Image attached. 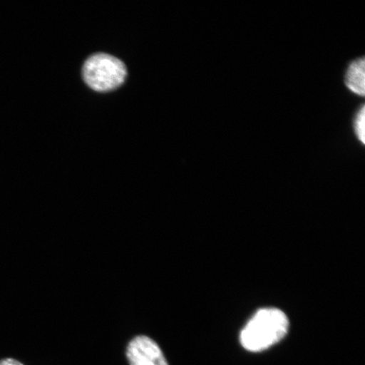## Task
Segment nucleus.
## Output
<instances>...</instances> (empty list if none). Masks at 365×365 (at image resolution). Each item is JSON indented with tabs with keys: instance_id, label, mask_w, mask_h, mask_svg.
<instances>
[{
	"instance_id": "obj_5",
	"label": "nucleus",
	"mask_w": 365,
	"mask_h": 365,
	"mask_svg": "<svg viewBox=\"0 0 365 365\" xmlns=\"http://www.w3.org/2000/svg\"><path fill=\"white\" fill-rule=\"evenodd\" d=\"M365 108L362 104L357 111H356L353 118V128L355 136L357 137L360 143L364 145L365 143Z\"/></svg>"
},
{
	"instance_id": "obj_4",
	"label": "nucleus",
	"mask_w": 365,
	"mask_h": 365,
	"mask_svg": "<svg viewBox=\"0 0 365 365\" xmlns=\"http://www.w3.org/2000/svg\"><path fill=\"white\" fill-rule=\"evenodd\" d=\"M364 58L354 59L346 66L344 74V84L351 93L364 97L365 90Z\"/></svg>"
},
{
	"instance_id": "obj_6",
	"label": "nucleus",
	"mask_w": 365,
	"mask_h": 365,
	"mask_svg": "<svg viewBox=\"0 0 365 365\" xmlns=\"http://www.w3.org/2000/svg\"><path fill=\"white\" fill-rule=\"evenodd\" d=\"M0 365H24L18 360L12 358L0 359Z\"/></svg>"
},
{
	"instance_id": "obj_2",
	"label": "nucleus",
	"mask_w": 365,
	"mask_h": 365,
	"mask_svg": "<svg viewBox=\"0 0 365 365\" xmlns=\"http://www.w3.org/2000/svg\"><path fill=\"white\" fill-rule=\"evenodd\" d=\"M127 75L124 63L106 53L91 56L83 66V78L91 88L109 91L118 88Z\"/></svg>"
},
{
	"instance_id": "obj_1",
	"label": "nucleus",
	"mask_w": 365,
	"mask_h": 365,
	"mask_svg": "<svg viewBox=\"0 0 365 365\" xmlns=\"http://www.w3.org/2000/svg\"><path fill=\"white\" fill-rule=\"evenodd\" d=\"M289 322L277 308L259 309L240 333V344L250 352H261L279 342L289 331Z\"/></svg>"
},
{
	"instance_id": "obj_3",
	"label": "nucleus",
	"mask_w": 365,
	"mask_h": 365,
	"mask_svg": "<svg viewBox=\"0 0 365 365\" xmlns=\"http://www.w3.org/2000/svg\"><path fill=\"white\" fill-rule=\"evenodd\" d=\"M128 361L130 365H168L156 341L147 336H137L128 344Z\"/></svg>"
}]
</instances>
